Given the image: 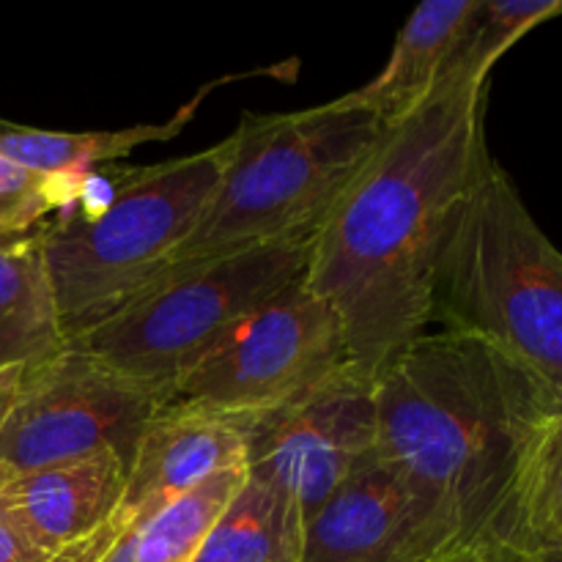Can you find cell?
Segmentation results:
<instances>
[{
	"mask_svg": "<svg viewBox=\"0 0 562 562\" xmlns=\"http://www.w3.org/2000/svg\"><path fill=\"white\" fill-rule=\"evenodd\" d=\"M486 86H439L384 140L316 228L305 283L344 327L351 366L376 379L434 324L445 225L492 154Z\"/></svg>",
	"mask_w": 562,
	"mask_h": 562,
	"instance_id": "1",
	"label": "cell"
},
{
	"mask_svg": "<svg viewBox=\"0 0 562 562\" xmlns=\"http://www.w3.org/2000/svg\"><path fill=\"white\" fill-rule=\"evenodd\" d=\"M376 453L448 521L461 552L505 562L516 497L558 395L488 340H412L376 379Z\"/></svg>",
	"mask_w": 562,
	"mask_h": 562,
	"instance_id": "2",
	"label": "cell"
},
{
	"mask_svg": "<svg viewBox=\"0 0 562 562\" xmlns=\"http://www.w3.org/2000/svg\"><path fill=\"white\" fill-rule=\"evenodd\" d=\"M390 126L351 93L252 115L228 135L223 181L173 267L313 236Z\"/></svg>",
	"mask_w": 562,
	"mask_h": 562,
	"instance_id": "3",
	"label": "cell"
},
{
	"mask_svg": "<svg viewBox=\"0 0 562 562\" xmlns=\"http://www.w3.org/2000/svg\"><path fill=\"white\" fill-rule=\"evenodd\" d=\"M434 322L497 346L562 404V252L494 159L445 225Z\"/></svg>",
	"mask_w": 562,
	"mask_h": 562,
	"instance_id": "4",
	"label": "cell"
},
{
	"mask_svg": "<svg viewBox=\"0 0 562 562\" xmlns=\"http://www.w3.org/2000/svg\"><path fill=\"white\" fill-rule=\"evenodd\" d=\"M231 143L126 170L97 212L66 209L38 231L66 344L91 333L157 283L223 181Z\"/></svg>",
	"mask_w": 562,
	"mask_h": 562,
	"instance_id": "5",
	"label": "cell"
},
{
	"mask_svg": "<svg viewBox=\"0 0 562 562\" xmlns=\"http://www.w3.org/2000/svg\"><path fill=\"white\" fill-rule=\"evenodd\" d=\"M311 239L170 267L124 311L69 344L170 401L179 379L241 318L305 278Z\"/></svg>",
	"mask_w": 562,
	"mask_h": 562,
	"instance_id": "6",
	"label": "cell"
},
{
	"mask_svg": "<svg viewBox=\"0 0 562 562\" xmlns=\"http://www.w3.org/2000/svg\"><path fill=\"white\" fill-rule=\"evenodd\" d=\"M351 366L344 327L305 278L241 318L170 393L168 404L252 423Z\"/></svg>",
	"mask_w": 562,
	"mask_h": 562,
	"instance_id": "7",
	"label": "cell"
},
{
	"mask_svg": "<svg viewBox=\"0 0 562 562\" xmlns=\"http://www.w3.org/2000/svg\"><path fill=\"white\" fill-rule=\"evenodd\" d=\"M168 401L121 376L75 344L20 373L0 428V470L9 475L115 453L130 467L143 428Z\"/></svg>",
	"mask_w": 562,
	"mask_h": 562,
	"instance_id": "8",
	"label": "cell"
},
{
	"mask_svg": "<svg viewBox=\"0 0 562 562\" xmlns=\"http://www.w3.org/2000/svg\"><path fill=\"white\" fill-rule=\"evenodd\" d=\"M241 428L247 475L278 488L307 521L376 448L373 379L349 366L305 398Z\"/></svg>",
	"mask_w": 562,
	"mask_h": 562,
	"instance_id": "9",
	"label": "cell"
},
{
	"mask_svg": "<svg viewBox=\"0 0 562 562\" xmlns=\"http://www.w3.org/2000/svg\"><path fill=\"white\" fill-rule=\"evenodd\" d=\"M459 552L448 521L373 448L305 521L300 562H442Z\"/></svg>",
	"mask_w": 562,
	"mask_h": 562,
	"instance_id": "10",
	"label": "cell"
},
{
	"mask_svg": "<svg viewBox=\"0 0 562 562\" xmlns=\"http://www.w3.org/2000/svg\"><path fill=\"white\" fill-rule=\"evenodd\" d=\"M231 470H247L245 428L228 417L165 404L137 439L110 536L162 514Z\"/></svg>",
	"mask_w": 562,
	"mask_h": 562,
	"instance_id": "11",
	"label": "cell"
},
{
	"mask_svg": "<svg viewBox=\"0 0 562 562\" xmlns=\"http://www.w3.org/2000/svg\"><path fill=\"white\" fill-rule=\"evenodd\" d=\"M126 486V461L97 453L42 470L3 472V503L27 541L47 558L108 530Z\"/></svg>",
	"mask_w": 562,
	"mask_h": 562,
	"instance_id": "12",
	"label": "cell"
},
{
	"mask_svg": "<svg viewBox=\"0 0 562 562\" xmlns=\"http://www.w3.org/2000/svg\"><path fill=\"white\" fill-rule=\"evenodd\" d=\"M475 0H426L401 27L384 69L349 91L387 126L409 119L434 97Z\"/></svg>",
	"mask_w": 562,
	"mask_h": 562,
	"instance_id": "13",
	"label": "cell"
},
{
	"mask_svg": "<svg viewBox=\"0 0 562 562\" xmlns=\"http://www.w3.org/2000/svg\"><path fill=\"white\" fill-rule=\"evenodd\" d=\"M64 346L42 236L0 239V373L27 371Z\"/></svg>",
	"mask_w": 562,
	"mask_h": 562,
	"instance_id": "14",
	"label": "cell"
},
{
	"mask_svg": "<svg viewBox=\"0 0 562 562\" xmlns=\"http://www.w3.org/2000/svg\"><path fill=\"white\" fill-rule=\"evenodd\" d=\"M203 93L206 91H201V97L184 104L179 115L165 121V124H135L126 126V130L58 132L0 121V157L11 159L27 170H36V173L82 187L97 165L130 157L135 148L148 146V143L173 140L184 130L187 121L195 115Z\"/></svg>",
	"mask_w": 562,
	"mask_h": 562,
	"instance_id": "15",
	"label": "cell"
},
{
	"mask_svg": "<svg viewBox=\"0 0 562 562\" xmlns=\"http://www.w3.org/2000/svg\"><path fill=\"white\" fill-rule=\"evenodd\" d=\"M302 527V516L278 488L245 475L192 562H300Z\"/></svg>",
	"mask_w": 562,
	"mask_h": 562,
	"instance_id": "16",
	"label": "cell"
},
{
	"mask_svg": "<svg viewBox=\"0 0 562 562\" xmlns=\"http://www.w3.org/2000/svg\"><path fill=\"white\" fill-rule=\"evenodd\" d=\"M247 470H231L212 477L181 497L162 514L110 536L97 562H192L225 505L245 483Z\"/></svg>",
	"mask_w": 562,
	"mask_h": 562,
	"instance_id": "17",
	"label": "cell"
},
{
	"mask_svg": "<svg viewBox=\"0 0 562 562\" xmlns=\"http://www.w3.org/2000/svg\"><path fill=\"white\" fill-rule=\"evenodd\" d=\"M560 14L562 0H475L439 86H486L521 36Z\"/></svg>",
	"mask_w": 562,
	"mask_h": 562,
	"instance_id": "18",
	"label": "cell"
},
{
	"mask_svg": "<svg viewBox=\"0 0 562 562\" xmlns=\"http://www.w3.org/2000/svg\"><path fill=\"white\" fill-rule=\"evenodd\" d=\"M547 549H562V415L549 423L527 461L516 497L510 558Z\"/></svg>",
	"mask_w": 562,
	"mask_h": 562,
	"instance_id": "19",
	"label": "cell"
},
{
	"mask_svg": "<svg viewBox=\"0 0 562 562\" xmlns=\"http://www.w3.org/2000/svg\"><path fill=\"white\" fill-rule=\"evenodd\" d=\"M71 201H77V190L69 181L36 173L0 157V239L33 234L49 212H66Z\"/></svg>",
	"mask_w": 562,
	"mask_h": 562,
	"instance_id": "20",
	"label": "cell"
},
{
	"mask_svg": "<svg viewBox=\"0 0 562 562\" xmlns=\"http://www.w3.org/2000/svg\"><path fill=\"white\" fill-rule=\"evenodd\" d=\"M0 486H3V470H0ZM49 558L44 552H38L31 541L25 538V532L16 527V521L11 519L9 508L3 503V488H0V562H47Z\"/></svg>",
	"mask_w": 562,
	"mask_h": 562,
	"instance_id": "21",
	"label": "cell"
},
{
	"mask_svg": "<svg viewBox=\"0 0 562 562\" xmlns=\"http://www.w3.org/2000/svg\"><path fill=\"white\" fill-rule=\"evenodd\" d=\"M108 541H110V527L99 532L97 538H91V541L80 543V547H71L66 549V552L53 554L47 562H97L99 554H102V549L108 547Z\"/></svg>",
	"mask_w": 562,
	"mask_h": 562,
	"instance_id": "22",
	"label": "cell"
},
{
	"mask_svg": "<svg viewBox=\"0 0 562 562\" xmlns=\"http://www.w3.org/2000/svg\"><path fill=\"white\" fill-rule=\"evenodd\" d=\"M20 373L22 371H9V373H0V428H3L5 415H9L11 404H14V395H16V382H20Z\"/></svg>",
	"mask_w": 562,
	"mask_h": 562,
	"instance_id": "23",
	"label": "cell"
},
{
	"mask_svg": "<svg viewBox=\"0 0 562 562\" xmlns=\"http://www.w3.org/2000/svg\"><path fill=\"white\" fill-rule=\"evenodd\" d=\"M505 562H562V549H547V552L521 554V558H510Z\"/></svg>",
	"mask_w": 562,
	"mask_h": 562,
	"instance_id": "24",
	"label": "cell"
},
{
	"mask_svg": "<svg viewBox=\"0 0 562 562\" xmlns=\"http://www.w3.org/2000/svg\"><path fill=\"white\" fill-rule=\"evenodd\" d=\"M442 562H494V560L483 558V554H475V552H459V554H450V558H445Z\"/></svg>",
	"mask_w": 562,
	"mask_h": 562,
	"instance_id": "25",
	"label": "cell"
}]
</instances>
